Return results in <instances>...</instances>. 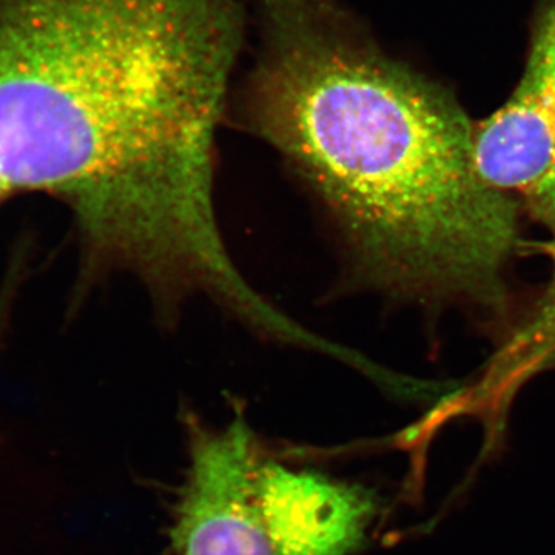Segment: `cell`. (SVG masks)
<instances>
[{
	"label": "cell",
	"mask_w": 555,
	"mask_h": 555,
	"mask_svg": "<svg viewBox=\"0 0 555 555\" xmlns=\"http://www.w3.org/2000/svg\"><path fill=\"white\" fill-rule=\"evenodd\" d=\"M241 0H0V171L93 230L173 214L214 177Z\"/></svg>",
	"instance_id": "1"
},
{
	"label": "cell",
	"mask_w": 555,
	"mask_h": 555,
	"mask_svg": "<svg viewBox=\"0 0 555 555\" xmlns=\"http://www.w3.org/2000/svg\"><path fill=\"white\" fill-rule=\"evenodd\" d=\"M244 127L308 181L369 286L505 309L517 201L478 170L476 127L374 42L243 87Z\"/></svg>",
	"instance_id": "2"
},
{
	"label": "cell",
	"mask_w": 555,
	"mask_h": 555,
	"mask_svg": "<svg viewBox=\"0 0 555 555\" xmlns=\"http://www.w3.org/2000/svg\"><path fill=\"white\" fill-rule=\"evenodd\" d=\"M254 436L241 416L193 434L192 462L175 524V555H276L258 499Z\"/></svg>",
	"instance_id": "3"
},
{
	"label": "cell",
	"mask_w": 555,
	"mask_h": 555,
	"mask_svg": "<svg viewBox=\"0 0 555 555\" xmlns=\"http://www.w3.org/2000/svg\"><path fill=\"white\" fill-rule=\"evenodd\" d=\"M476 163L492 188L526 195L555 159V0L537 21L524 76L509 101L476 127Z\"/></svg>",
	"instance_id": "4"
},
{
	"label": "cell",
	"mask_w": 555,
	"mask_h": 555,
	"mask_svg": "<svg viewBox=\"0 0 555 555\" xmlns=\"http://www.w3.org/2000/svg\"><path fill=\"white\" fill-rule=\"evenodd\" d=\"M258 499L276 555H352L378 507L361 485L272 462L258 467Z\"/></svg>",
	"instance_id": "5"
},
{
	"label": "cell",
	"mask_w": 555,
	"mask_h": 555,
	"mask_svg": "<svg viewBox=\"0 0 555 555\" xmlns=\"http://www.w3.org/2000/svg\"><path fill=\"white\" fill-rule=\"evenodd\" d=\"M547 251L553 273L545 294L486 366L477 385V393L485 400H506L526 379L555 367V235Z\"/></svg>",
	"instance_id": "6"
},
{
	"label": "cell",
	"mask_w": 555,
	"mask_h": 555,
	"mask_svg": "<svg viewBox=\"0 0 555 555\" xmlns=\"http://www.w3.org/2000/svg\"><path fill=\"white\" fill-rule=\"evenodd\" d=\"M525 196L537 218L555 235V159L542 179Z\"/></svg>",
	"instance_id": "7"
},
{
	"label": "cell",
	"mask_w": 555,
	"mask_h": 555,
	"mask_svg": "<svg viewBox=\"0 0 555 555\" xmlns=\"http://www.w3.org/2000/svg\"><path fill=\"white\" fill-rule=\"evenodd\" d=\"M14 192L11 190L9 182L3 178L2 171H0V206H2L5 201L13 198Z\"/></svg>",
	"instance_id": "8"
}]
</instances>
